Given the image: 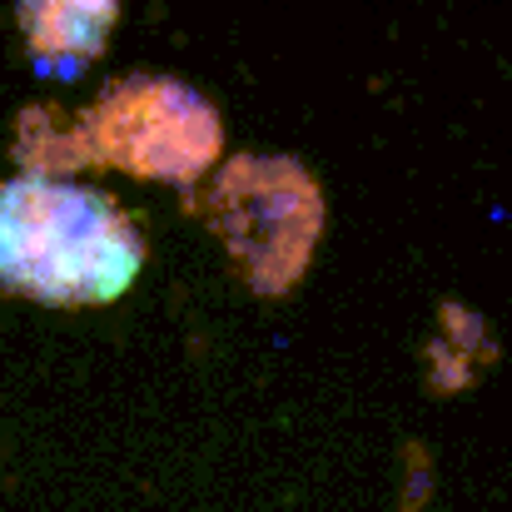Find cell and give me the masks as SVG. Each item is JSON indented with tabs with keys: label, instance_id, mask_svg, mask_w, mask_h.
I'll list each match as a JSON object with an SVG mask.
<instances>
[{
	"label": "cell",
	"instance_id": "obj_2",
	"mask_svg": "<svg viewBox=\"0 0 512 512\" xmlns=\"http://www.w3.org/2000/svg\"><path fill=\"white\" fill-rule=\"evenodd\" d=\"M224 150V130L214 105L165 75H125L115 80L75 125L70 135L50 140L20 125L15 155L30 170H80L110 165L135 179L194 184Z\"/></svg>",
	"mask_w": 512,
	"mask_h": 512
},
{
	"label": "cell",
	"instance_id": "obj_3",
	"mask_svg": "<svg viewBox=\"0 0 512 512\" xmlns=\"http://www.w3.org/2000/svg\"><path fill=\"white\" fill-rule=\"evenodd\" d=\"M194 209L254 294H289L324 229V194L314 174L284 155H234Z\"/></svg>",
	"mask_w": 512,
	"mask_h": 512
},
{
	"label": "cell",
	"instance_id": "obj_4",
	"mask_svg": "<svg viewBox=\"0 0 512 512\" xmlns=\"http://www.w3.org/2000/svg\"><path fill=\"white\" fill-rule=\"evenodd\" d=\"M120 20V0H20V30L30 60L50 75H75L90 65Z\"/></svg>",
	"mask_w": 512,
	"mask_h": 512
},
{
	"label": "cell",
	"instance_id": "obj_1",
	"mask_svg": "<svg viewBox=\"0 0 512 512\" xmlns=\"http://www.w3.org/2000/svg\"><path fill=\"white\" fill-rule=\"evenodd\" d=\"M145 269V239L125 204L25 174L0 184V284L35 304H110Z\"/></svg>",
	"mask_w": 512,
	"mask_h": 512
}]
</instances>
